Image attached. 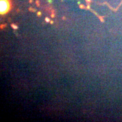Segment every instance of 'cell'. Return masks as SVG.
I'll return each instance as SVG.
<instances>
[{
    "mask_svg": "<svg viewBox=\"0 0 122 122\" xmlns=\"http://www.w3.org/2000/svg\"><path fill=\"white\" fill-rule=\"evenodd\" d=\"M12 27H13L14 29H17V28H18L17 27L15 26V25H14V24H13V25H12Z\"/></svg>",
    "mask_w": 122,
    "mask_h": 122,
    "instance_id": "obj_1",
    "label": "cell"
},
{
    "mask_svg": "<svg viewBox=\"0 0 122 122\" xmlns=\"http://www.w3.org/2000/svg\"><path fill=\"white\" fill-rule=\"evenodd\" d=\"M45 20H46V21L47 22H49V20H50L49 19V18H46Z\"/></svg>",
    "mask_w": 122,
    "mask_h": 122,
    "instance_id": "obj_2",
    "label": "cell"
}]
</instances>
